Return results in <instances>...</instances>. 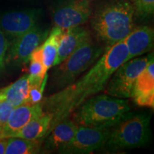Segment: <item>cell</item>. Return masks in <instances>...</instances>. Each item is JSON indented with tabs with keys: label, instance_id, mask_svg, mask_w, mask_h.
<instances>
[{
	"label": "cell",
	"instance_id": "6da1fadb",
	"mask_svg": "<svg viewBox=\"0 0 154 154\" xmlns=\"http://www.w3.org/2000/svg\"><path fill=\"white\" fill-rule=\"evenodd\" d=\"M128 55L124 40L107 47L103 54L82 78L42 100L44 112L53 116L44 138L56 125L69 118L84 102L104 89L113 73L127 61Z\"/></svg>",
	"mask_w": 154,
	"mask_h": 154
},
{
	"label": "cell",
	"instance_id": "7a4b0ae2",
	"mask_svg": "<svg viewBox=\"0 0 154 154\" xmlns=\"http://www.w3.org/2000/svg\"><path fill=\"white\" fill-rule=\"evenodd\" d=\"M134 5L113 0L100 5L91 14V25L97 37L107 47L123 41L134 28Z\"/></svg>",
	"mask_w": 154,
	"mask_h": 154
},
{
	"label": "cell",
	"instance_id": "3957f363",
	"mask_svg": "<svg viewBox=\"0 0 154 154\" xmlns=\"http://www.w3.org/2000/svg\"><path fill=\"white\" fill-rule=\"evenodd\" d=\"M130 110L127 100L106 94L91 96L72 114L77 125L111 128Z\"/></svg>",
	"mask_w": 154,
	"mask_h": 154
},
{
	"label": "cell",
	"instance_id": "277c9868",
	"mask_svg": "<svg viewBox=\"0 0 154 154\" xmlns=\"http://www.w3.org/2000/svg\"><path fill=\"white\" fill-rule=\"evenodd\" d=\"M151 116L146 113H126L111 127L106 143L107 151L117 152L145 146L150 140Z\"/></svg>",
	"mask_w": 154,
	"mask_h": 154
},
{
	"label": "cell",
	"instance_id": "5b68a950",
	"mask_svg": "<svg viewBox=\"0 0 154 154\" xmlns=\"http://www.w3.org/2000/svg\"><path fill=\"white\" fill-rule=\"evenodd\" d=\"M105 51L101 46L96 44L92 38L63 61L52 76V84L57 89H61L72 84L83 72L92 66Z\"/></svg>",
	"mask_w": 154,
	"mask_h": 154
},
{
	"label": "cell",
	"instance_id": "8992f818",
	"mask_svg": "<svg viewBox=\"0 0 154 154\" xmlns=\"http://www.w3.org/2000/svg\"><path fill=\"white\" fill-rule=\"evenodd\" d=\"M153 54L138 57L126 61L113 73L107 83L106 94L120 99L132 98L135 83Z\"/></svg>",
	"mask_w": 154,
	"mask_h": 154
},
{
	"label": "cell",
	"instance_id": "52a82bcc",
	"mask_svg": "<svg viewBox=\"0 0 154 154\" xmlns=\"http://www.w3.org/2000/svg\"><path fill=\"white\" fill-rule=\"evenodd\" d=\"M92 13V0H57L51 9L55 26L64 29L84 24Z\"/></svg>",
	"mask_w": 154,
	"mask_h": 154
},
{
	"label": "cell",
	"instance_id": "ba28073f",
	"mask_svg": "<svg viewBox=\"0 0 154 154\" xmlns=\"http://www.w3.org/2000/svg\"><path fill=\"white\" fill-rule=\"evenodd\" d=\"M108 127L78 125L74 137L66 145L58 150L62 154H86L103 148L111 133Z\"/></svg>",
	"mask_w": 154,
	"mask_h": 154
},
{
	"label": "cell",
	"instance_id": "9c48e42d",
	"mask_svg": "<svg viewBox=\"0 0 154 154\" xmlns=\"http://www.w3.org/2000/svg\"><path fill=\"white\" fill-rule=\"evenodd\" d=\"M42 15L41 9L12 10L0 14V30L9 43L37 25Z\"/></svg>",
	"mask_w": 154,
	"mask_h": 154
},
{
	"label": "cell",
	"instance_id": "30bf717a",
	"mask_svg": "<svg viewBox=\"0 0 154 154\" xmlns=\"http://www.w3.org/2000/svg\"><path fill=\"white\" fill-rule=\"evenodd\" d=\"M49 32V29L36 25L23 35L15 38L9 43L6 61L8 60L14 65L28 63L32 54L45 41Z\"/></svg>",
	"mask_w": 154,
	"mask_h": 154
},
{
	"label": "cell",
	"instance_id": "8fae6325",
	"mask_svg": "<svg viewBox=\"0 0 154 154\" xmlns=\"http://www.w3.org/2000/svg\"><path fill=\"white\" fill-rule=\"evenodd\" d=\"M44 113L41 102L35 104L25 103L14 108L10 116L2 129L0 131L2 138L11 137L30 121Z\"/></svg>",
	"mask_w": 154,
	"mask_h": 154
},
{
	"label": "cell",
	"instance_id": "7c38bea8",
	"mask_svg": "<svg viewBox=\"0 0 154 154\" xmlns=\"http://www.w3.org/2000/svg\"><path fill=\"white\" fill-rule=\"evenodd\" d=\"M132 98L140 106H154V61L153 56L147 66L138 75L135 83Z\"/></svg>",
	"mask_w": 154,
	"mask_h": 154
},
{
	"label": "cell",
	"instance_id": "4fadbf2b",
	"mask_svg": "<svg viewBox=\"0 0 154 154\" xmlns=\"http://www.w3.org/2000/svg\"><path fill=\"white\" fill-rule=\"evenodd\" d=\"M153 28L148 26L134 28L124 39L128 53L127 61L151 51L153 47Z\"/></svg>",
	"mask_w": 154,
	"mask_h": 154
},
{
	"label": "cell",
	"instance_id": "5bb4252c",
	"mask_svg": "<svg viewBox=\"0 0 154 154\" xmlns=\"http://www.w3.org/2000/svg\"><path fill=\"white\" fill-rule=\"evenodd\" d=\"M91 38L90 32L81 26L64 29L59 42L54 66H57L64 61L75 50Z\"/></svg>",
	"mask_w": 154,
	"mask_h": 154
},
{
	"label": "cell",
	"instance_id": "9a60e30c",
	"mask_svg": "<svg viewBox=\"0 0 154 154\" xmlns=\"http://www.w3.org/2000/svg\"><path fill=\"white\" fill-rule=\"evenodd\" d=\"M77 128L78 125L69 118L60 121L44 138V143L42 146V151L47 153L57 151L72 140Z\"/></svg>",
	"mask_w": 154,
	"mask_h": 154
},
{
	"label": "cell",
	"instance_id": "2e32d148",
	"mask_svg": "<svg viewBox=\"0 0 154 154\" xmlns=\"http://www.w3.org/2000/svg\"><path fill=\"white\" fill-rule=\"evenodd\" d=\"M29 89V74H25L10 85L0 89V101H7L14 107L28 103Z\"/></svg>",
	"mask_w": 154,
	"mask_h": 154
},
{
	"label": "cell",
	"instance_id": "e0dca14e",
	"mask_svg": "<svg viewBox=\"0 0 154 154\" xmlns=\"http://www.w3.org/2000/svg\"><path fill=\"white\" fill-rule=\"evenodd\" d=\"M52 118L53 116L51 113L44 112L43 114L30 121L11 137L22 138L29 140H41L42 142V139L49 129Z\"/></svg>",
	"mask_w": 154,
	"mask_h": 154
},
{
	"label": "cell",
	"instance_id": "ac0fdd59",
	"mask_svg": "<svg viewBox=\"0 0 154 154\" xmlns=\"http://www.w3.org/2000/svg\"><path fill=\"white\" fill-rule=\"evenodd\" d=\"M64 29L54 26L49 32L45 41L40 45L42 61L47 70L54 66L57 57L58 47Z\"/></svg>",
	"mask_w": 154,
	"mask_h": 154
},
{
	"label": "cell",
	"instance_id": "d6986e66",
	"mask_svg": "<svg viewBox=\"0 0 154 154\" xmlns=\"http://www.w3.org/2000/svg\"><path fill=\"white\" fill-rule=\"evenodd\" d=\"M41 140H29L22 138H7L5 153L34 154L41 151Z\"/></svg>",
	"mask_w": 154,
	"mask_h": 154
},
{
	"label": "cell",
	"instance_id": "ffe728a7",
	"mask_svg": "<svg viewBox=\"0 0 154 154\" xmlns=\"http://www.w3.org/2000/svg\"><path fill=\"white\" fill-rule=\"evenodd\" d=\"M135 15L140 20H146L153 16L154 0H134Z\"/></svg>",
	"mask_w": 154,
	"mask_h": 154
},
{
	"label": "cell",
	"instance_id": "44dd1931",
	"mask_svg": "<svg viewBox=\"0 0 154 154\" xmlns=\"http://www.w3.org/2000/svg\"><path fill=\"white\" fill-rule=\"evenodd\" d=\"M9 47V42L8 38L0 30V72H2L5 66Z\"/></svg>",
	"mask_w": 154,
	"mask_h": 154
},
{
	"label": "cell",
	"instance_id": "7402d4cb",
	"mask_svg": "<svg viewBox=\"0 0 154 154\" xmlns=\"http://www.w3.org/2000/svg\"><path fill=\"white\" fill-rule=\"evenodd\" d=\"M14 106L5 100L0 101V131L2 129Z\"/></svg>",
	"mask_w": 154,
	"mask_h": 154
},
{
	"label": "cell",
	"instance_id": "603a6c76",
	"mask_svg": "<svg viewBox=\"0 0 154 154\" xmlns=\"http://www.w3.org/2000/svg\"><path fill=\"white\" fill-rule=\"evenodd\" d=\"M44 85H31L29 94V104H35L42 101L43 98Z\"/></svg>",
	"mask_w": 154,
	"mask_h": 154
},
{
	"label": "cell",
	"instance_id": "cb8c5ba5",
	"mask_svg": "<svg viewBox=\"0 0 154 154\" xmlns=\"http://www.w3.org/2000/svg\"><path fill=\"white\" fill-rule=\"evenodd\" d=\"M7 143V138H3V139L0 140V154L5 153Z\"/></svg>",
	"mask_w": 154,
	"mask_h": 154
},
{
	"label": "cell",
	"instance_id": "d4e9b609",
	"mask_svg": "<svg viewBox=\"0 0 154 154\" xmlns=\"http://www.w3.org/2000/svg\"><path fill=\"white\" fill-rule=\"evenodd\" d=\"M1 139H2V136H1V133H0V140Z\"/></svg>",
	"mask_w": 154,
	"mask_h": 154
}]
</instances>
